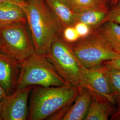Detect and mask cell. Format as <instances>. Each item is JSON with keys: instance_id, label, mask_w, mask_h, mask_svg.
Returning <instances> with one entry per match:
<instances>
[{"instance_id": "cell-24", "label": "cell", "mask_w": 120, "mask_h": 120, "mask_svg": "<svg viewBox=\"0 0 120 120\" xmlns=\"http://www.w3.org/2000/svg\"><path fill=\"white\" fill-rule=\"evenodd\" d=\"M7 95L3 88L0 85V101L4 98Z\"/></svg>"}, {"instance_id": "cell-12", "label": "cell", "mask_w": 120, "mask_h": 120, "mask_svg": "<svg viewBox=\"0 0 120 120\" xmlns=\"http://www.w3.org/2000/svg\"><path fill=\"white\" fill-rule=\"evenodd\" d=\"M61 26H74L77 23L76 12L64 0H44Z\"/></svg>"}, {"instance_id": "cell-6", "label": "cell", "mask_w": 120, "mask_h": 120, "mask_svg": "<svg viewBox=\"0 0 120 120\" xmlns=\"http://www.w3.org/2000/svg\"><path fill=\"white\" fill-rule=\"evenodd\" d=\"M26 25L17 23L0 30V52L21 63L36 52Z\"/></svg>"}, {"instance_id": "cell-25", "label": "cell", "mask_w": 120, "mask_h": 120, "mask_svg": "<svg viewBox=\"0 0 120 120\" xmlns=\"http://www.w3.org/2000/svg\"><path fill=\"white\" fill-rule=\"evenodd\" d=\"M3 120L2 116V104L1 102V101H0V120Z\"/></svg>"}, {"instance_id": "cell-8", "label": "cell", "mask_w": 120, "mask_h": 120, "mask_svg": "<svg viewBox=\"0 0 120 120\" xmlns=\"http://www.w3.org/2000/svg\"><path fill=\"white\" fill-rule=\"evenodd\" d=\"M84 74L89 90L94 91L116 105L110 86L109 71L104 64L91 68H84Z\"/></svg>"}, {"instance_id": "cell-1", "label": "cell", "mask_w": 120, "mask_h": 120, "mask_svg": "<svg viewBox=\"0 0 120 120\" xmlns=\"http://www.w3.org/2000/svg\"><path fill=\"white\" fill-rule=\"evenodd\" d=\"M21 7L26 14L35 51L47 57L52 44L62 38L61 26L44 0H27Z\"/></svg>"}, {"instance_id": "cell-28", "label": "cell", "mask_w": 120, "mask_h": 120, "mask_svg": "<svg viewBox=\"0 0 120 120\" xmlns=\"http://www.w3.org/2000/svg\"><path fill=\"white\" fill-rule=\"evenodd\" d=\"M119 3H120V2H119Z\"/></svg>"}, {"instance_id": "cell-3", "label": "cell", "mask_w": 120, "mask_h": 120, "mask_svg": "<svg viewBox=\"0 0 120 120\" xmlns=\"http://www.w3.org/2000/svg\"><path fill=\"white\" fill-rule=\"evenodd\" d=\"M69 85L45 56L36 52L21 63L16 89L28 86L44 87Z\"/></svg>"}, {"instance_id": "cell-7", "label": "cell", "mask_w": 120, "mask_h": 120, "mask_svg": "<svg viewBox=\"0 0 120 120\" xmlns=\"http://www.w3.org/2000/svg\"><path fill=\"white\" fill-rule=\"evenodd\" d=\"M32 86L17 89L1 101L4 120H26L29 114L28 99Z\"/></svg>"}, {"instance_id": "cell-9", "label": "cell", "mask_w": 120, "mask_h": 120, "mask_svg": "<svg viewBox=\"0 0 120 120\" xmlns=\"http://www.w3.org/2000/svg\"><path fill=\"white\" fill-rule=\"evenodd\" d=\"M91 99L90 90L84 88L80 89L76 98L71 105L57 112L47 120H85Z\"/></svg>"}, {"instance_id": "cell-11", "label": "cell", "mask_w": 120, "mask_h": 120, "mask_svg": "<svg viewBox=\"0 0 120 120\" xmlns=\"http://www.w3.org/2000/svg\"><path fill=\"white\" fill-rule=\"evenodd\" d=\"M92 99L85 120H108L116 111L115 105L94 91H91Z\"/></svg>"}, {"instance_id": "cell-16", "label": "cell", "mask_w": 120, "mask_h": 120, "mask_svg": "<svg viewBox=\"0 0 120 120\" xmlns=\"http://www.w3.org/2000/svg\"><path fill=\"white\" fill-rule=\"evenodd\" d=\"M75 11L87 9H107L101 0H64Z\"/></svg>"}, {"instance_id": "cell-4", "label": "cell", "mask_w": 120, "mask_h": 120, "mask_svg": "<svg viewBox=\"0 0 120 120\" xmlns=\"http://www.w3.org/2000/svg\"><path fill=\"white\" fill-rule=\"evenodd\" d=\"M48 59L69 86L89 90L84 74V66L74 54L70 44L60 38L52 44Z\"/></svg>"}, {"instance_id": "cell-5", "label": "cell", "mask_w": 120, "mask_h": 120, "mask_svg": "<svg viewBox=\"0 0 120 120\" xmlns=\"http://www.w3.org/2000/svg\"><path fill=\"white\" fill-rule=\"evenodd\" d=\"M73 52L82 64L91 68L103 64L105 61L119 57L96 29L87 37L70 44Z\"/></svg>"}, {"instance_id": "cell-26", "label": "cell", "mask_w": 120, "mask_h": 120, "mask_svg": "<svg viewBox=\"0 0 120 120\" xmlns=\"http://www.w3.org/2000/svg\"><path fill=\"white\" fill-rule=\"evenodd\" d=\"M120 0H111V4L112 5H115L117 4L119 2H120Z\"/></svg>"}, {"instance_id": "cell-14", "label": "cell", "mask_w": 120, "mask_h": 120, "mask_svg": "<svg viewBox=\"0 0 120 120\" xmlns=\"http://www.w3.org/2000/svg\"><path fill=\"white\" fill-rule=\"evenodd\" d=\"M116 53L120 54V25L106 22L96 29Z\"/></svg>"}, {"instance_id": "cell-10", "label": "cell", "mask_w": 120, "mask_h": 120, "mask_svg": "<svg viewBox=\"0 0 120 120\" xmlns=\"http://www.w3.org/2000/svg\"><path fill=\"white\" fill-rule=\"evenodd\" d=\"M21 63L0 52V85L7 94L16 89Z\"/></svg>"}, {"instance_id": "cell-18", "label": "cell", "mask_w": 120, "mask_h": 120, "mask_svg": "<svg viewBox=\"0 0 120 120\" xmlns=\"http://www.w3.org/2000/svg\"><path fill=\"white\" fill-rule=\"evenodd\" d=\"M62 38L66 42L70 44L77 42L80 38L74 26L64 28L62 31Z\"/></svg>"}, {"instance_id": "cell-22", "label": "cell", "mask_w": 120, "mask_h": 120, "mask_svg": "<svg viewBox=\"0 0 120 120\" xmlns=\"http://www.w3.org/2000/svg\"><path fill=\"white\" fill-rule=\"evenodd\" d=\"M27 0H0V3H9L17 4L20 7L24 4Z\"/></svg>"}, {"instance_id": "cell-20", "label": "cell", "mask_w": 120, "mask_h": 120, "mask_svg": "<svg viewBox=\"0 0 120 120\" xmlns=\"http://www.w3.org/2000/svg\"><path fill=\"white\" fill-rule=\"evenodd\" d=\"M74 26L80 38L87 37L90 35L93 30L89 26L81 22L76 23Z\"/></svg>"}, {"instance_id": "cell-21", "label": "cell", "mask_w": 120, "mask_h": 120, "mask_svg": "<svg viewBox=\"0 0 120 120\" xmlns=\"http://www.w3.org/2000/svg\"><path fill=\"white\" fill-rule=\"evenodd\" d=\"M103 64L108 67L120 69V56L115 59L105 61Z\"/></svg>"}, {"instance_id": "cell-15", "label": "cell", "mask_w": 120, "mask_h": 120, "mask_svg": "<svg viewBox=\"0 0 120 120\" xmlns=\"http://www.w3.org/2000/svg\"><path fill=\"white\" fill-rule=\"evenodd\" d=\"M77 21L85 23L94 30L103 24L107 9H87L76 11Z\"/></svg>"}, {"instance_id": "cell-17", "label": "cell", "mask_w": 120, "mask_h": 120, "mask_svg": "<svg viewBox=\"0 0 120 120\" xmlns=\"http://www.w3.org/2000/svg\"><path fill=\"white\" fill-rule=\"evenodd\" d=\"M112 93L117 107H120V69L108 67Z\"/></svg>"}, {"instance_id": "cell-2", "label": "cell", "mask_w": 120, "mask_h": 120, "mask_svg": "<svg viewBox=\"0 0 120 120\" xmlns=\"http://www.w3.org/2000/svg\"><path fill=\"white\" fill-rule=\"evenodd\" d=\"M34 86L30 98L29 120L47 119L57 112L71 105L79 92L78 88L69 85Z\"/></svg>"}, {"instance_id": "cell-23", "label": "cell", "mask_w": 120, "mask_h": 120, "mask_svg": "<svg viewBox=\"0 0 120 120\" xmlns=\"http://www.w3.org/2000/svg\"><path fill=\"white\" fill-rule=\"evenodd\" d=\"M112 120H120V107L116 108V111L110 117Z\"/></svg>"}, {"instance_id": "cell-13", "label": "cell", "mask_w": 120, "mask_h": 120, "mask_svg": "<svg viewBox=\"0 0 120 120\" xmlns=\"http://www.w3.org/2000/svg\"><path fill=\"white\" fill-rule=\"evenodd\" d=\"M26 22V14L20 6L0 3V30L15 24Z\"/></svg>"}, {"instance_id": "cell-19", "label": "cell", "mask_w": 120, "mask_h": 120, "mask_svg": "<svg viewBox=\"0 0 120 120\" xmlns=\"http://www.w3.org/2000/svg\"><path fill=\"white\" fill-rule=\"evenodd\" d=\"M106 22H113L120 25V4L119 3L115 5L111 10L108 11L104 20L103 23Z\"/></svg>"}, {"instance_id": "cell-27", "label": "cell", "mask_w": 120, "mask_h": 120, "mask_svg": "<svg viewBox=\"0 0 120 120\" xmlns=\"http://www.w3.org/2000/svg\"><path fill=\"white\" fill-rule=\"evenodd\" d=\"M102 1H103V2H105V1H107V0H101Z\"/></svg>"}]
</instances>
